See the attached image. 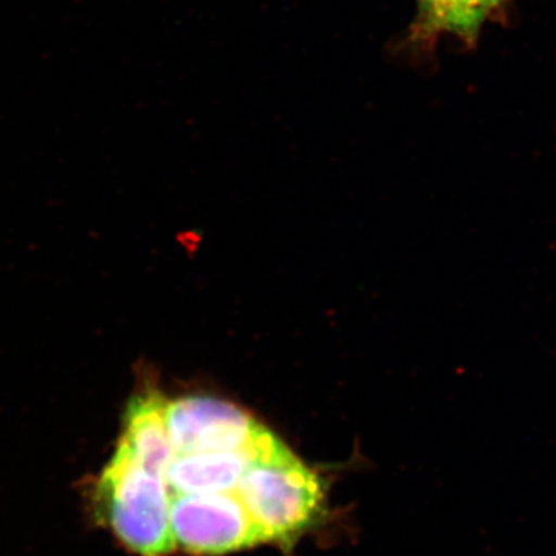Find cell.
<instances>
[{
	"label": "cell",
	"mask_w": 556,
	"mask_h": 556,
	"mask_svg": "<svg viewBox=\"0 0 556 556\" xmlns=\"http://www.w3.org/2000/svg\"><path fill=\"white\" fill-rule=\"evenodd\" d=\"M119 442L139 464L166 478L167 468L177 453L167 431L166 401L159 393L131 399Z\"/></svg>",
	"instance_id": "8992f818"
},
{
	"label": "cell",
	"mask_w": 556,
	"mask_h": 556,
	"mask_svg": "<svg viewBox=\"0 0 556 556\" xmlns=\"http://www.w3.org/2000/svg\"><path fill=\"white\" fill-rule=\"evenodd\" d=\"M280 444L270 433L257 450L175 455L166 471L167 485L172 495L236 492L248 468L273 455Z\"/></svg>",
	"instance_id": "5b68a950"
},
{
	"label": "cell",
	"mask_w": 556,
	"mask_h": 556,
	"mask_svg": "<svg viewBox=\"0 0 556 556\" xmlns=\"http://www.w3.org/2000/svg\"><path fill=\"white\" fill-rule=\"evenodd\" d=\"M501 0H419L416 22L420 38L439 31L455 33L460 38L473 39L482 22Z\"/></svg>",
	"instance_id": "52a82bcc"
},
{
	"label": "cell",
	"mask_w": 556,
	"mask_h": 556,
	"mask_svg": "<svg viewBox=\"0 0 556 556\" xmlns=\"http://www.w3.org/2000/svg\"><path fill=\"white\" fill-rule=\"evenodd\" d=\"M166 424L177 455L257 450L270 434L244 409L212 396L166 402Z\"/></svg>",
	"instance_id": "277c9868"
},
{
	"label": "cell",
	"mask_w": 556,
	"mask_h": 556,
	"mask_svg": "<svg viewBox=\"0 0 556 556\" xmlns=\"http://www.w3.org/2000/svg\"><path fill=\"white\" fill-rule=\"evenodd\" d=\"M94 495L102 521L130 552L172 554V492L166 478L139 464L121 442L98 479Z\"/></svg>",
	"instance_id": "6da1fadb"
},
{
	"label": "cell",
	"mask_w": 556,
	"mask_h": 556,
	"mask_svg": "<svg viewBox=\"0 0 556 556\" xmlns=\"http://www.w3.org/2000/svg\"><path fill=\"white\" fill-rule=\"evenodd\" d=\"M249 515L269 541L288 543L317 518L320 481L283 445L276 455L248 468L236 490Z\"/></svg>",
	"instance_id": "7a4b0ae2"
},
{
	"label": "cell",
	"mask_w": 556,
	"mask_h": 556,
	"mask_svg": "<svg viewBox=\"0 0 556 556\" xmlns=\"http://www.w3.org/2000/svg\"><path fill=\"white\" fill-rule=\"evenodd\" d=\"M175 546L193 555H222L266 543L236 492L172 495Z\"/></svg>",
	"instance_id": "3957f363"
}]
</instances>
